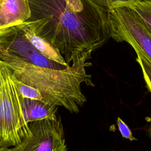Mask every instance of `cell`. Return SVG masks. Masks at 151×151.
<instances>
[{
    "label": "cell",
    "instance_id": "cell-1",
    "mask_svg": "<svg viewBox=\"0 0 151 151\" xmlns=\"http://www.w3.org/2000/svg\"><path fill=\"white\" fill-rule=\"evenodd\" d=\"M27 1L31 14L25 22L56 48L68 65L110 38L107 9L90 0Z\"/></svg>",
    "mask_w": 151,
    "mask_h": 151
},
{
    "label": "cell",
    "instance_id": "cell-2",
    "mask_svg": "<svg viewBox=\"0 0 151 151\" xmlns=\"http://www.w3.org/2000/svg\"><path fill=\"white\" fill-rule=\"evenodd\" d=\"M91 54H81L63 70L36 66L1 51L0 60L16 78L39 90L42 101L77 113L87 101L81 89V84L93 86L91 75L86 71V67L91 65L88 61Z\"/></svg>",
    "mask_w": 151,
    "mask_h": 151
},
{
    "label": "cell",
    "instance_id": "cell-3",
    "mask_svg": "<svg viewBox=\"0 0 151 151\" xmlns=\"http://www.w3.org/2000/svg\"><path fill=\"white\" fill-rule=\"evenodd\" d=\"M21 98L12 73L4 64L0 74V147L16 146L30 135L22 114Z\"/></svg>",
    "mask_w": 151,
    "mask_h": 151
},
{
    "label": "cell",
    "instance_id": "cell-4",
    "mask_svg": "<svg viewBox=\"0 0 151 151\" xmlns=\"http://www.w3.org/2000/svg\"><path fill=\"white\" fill-rule=\"evenodd\" d=\"M110 37L126 41L151 62V31L129 6L117 4L107 10Z\"/></svg>",
    "mask_w": 151,
    "mask_h": 151
},
{
    "label": "cell",
    "instance_id": "cell-5",
    "mask_svg": "<svg viewBox=\"0 0 151 151\" xmlns=\"http://www.w3.org/2000/svg\"><path fill=\"white\" fill-rule=\"evenodd\" d=\"M27 124L29 136L10 151H67L63 126L57 116Z\"/></svg>",
    "mask_w": 151,
    "mask_h": 151
},
{
    "label": "cell",
    "instance_id": "cell-6",
    "mask_svg": "<svg viewBox=\"0 0 151 151\" xmlns=\"http://www.w3.org/2000/svg\"><path fill=\"white\" fill-rule=\"evenodd\" d=\"M0 51L36 66L56 70H63L69 66L42 55L18 25L9 28L0 34Z\"/></svg>",
    "mask_w": 151,
    "mask_h": 151
},
{
    "label": "cell",
    "instance_id": "cell-7",
    "mask_svg": "<svg viewBox=\"0 0 151 151\" xmlns=\"http://www.w3.org/2000/svg\"><path fill=\"white\" fill-rule=\"evenodd\" d=\"M30 14L27 0H0V34L25 22Z\"/></svg>",
    "mask_w": 151,
    "mask_h": 151
},
{
    "label": "cell",
    "instance_id": "cell-8",
    "mask_svg": "<svg viewBox=\"0 0 151 151\" xmlns=\"http://www.w3.org/2000/svg\"><path fill=\"white\" fill-rule=\"evenodd\" d=\"M22 112L27 123L57 116L58 107L42 100L21 98Z\"/></svg>",
    "mask_w": 151,
    "mask_h": 151
},
{
    "label": "cell",
    "instance_id": "cell-9",
    "mask_svg": "<svg viewBox=\"0 0 151 151\" xmlns=\"http://www.w3.org/2000/svg\"><path fill=\"white\" fill-rule=\"evenodd\" d=\"M18 26L22 30L31 44L42 55L51 60L67 65L58 51L45 39L36 34L25 22Z\"/></svg>",
    "mask_w": 151,
    "mask_h": 151
},
{
    "label": "cell",
    "instance_id": "cell-10",
    "mask_svg": "<svg viewBox=\"0 0 151 151\" xmlns=\"http://www.w3.org/2000/svg\"><path fill=\"white\" fill-rule=\"evenodd\" d=\"M119 4L126 5L133 9L145 25L151 31V1L140 0Z\"/></svg>",
    "mask_w": 151,
    "mask_h": 151
},
{
    "label": "cell",
    "instance_id": "cell-11",
    "mask_svg": "<svg viewBox=\"0 0 151 151\" xmlns=\"http://www.w3.org/2000/svg\"><path fill=\"white\" fill-rule=\"evenodd\" d=\"M12 77L14 85L22 97L31 99L42 100V96L39 90L18 80L12 74Z\"/></svg>",
    "mask_w": 151,
    "mask_h": 151
},
{
    "label": "cell",
    "instance_id": "cell-12",
    "mask_svg": "<svg viewBox=\"0 0 151 151\" xmlns=\"http://www.w3.org/2000/svg\"><path fill=\"white\" fill-rule=\"evenodd\" d=\"M134 50L137 54L136 61L140 65L142 70L146 88L151 93V62L149 61L140 51L137 49Z\"/></svg>",
    "mask_w": 151,
    "mask_h": 151
},
{
    "label": "cell",
    "instance_id": "cell-13",
    "mask_svg": "<svg viewBox=\"0 0 151 151\" xmlns=\"http://www.w3.org/2000/svg\"><path fill=\"white\" fill-rule=\"evenodd\" d=\"M117 124L119 130L123 138L129 139L130 141L137 140L136 138L132 135V131L128 126L119 117H118L117 119Z\"/></svg>",
    "mask_w": 151,
    "mask_h": 151
},
{
    "label": "cell",
    "instance_id": "cell-14",
    "mask_svg": "<svg viewBox=\"0 0 151 151\" xmlns=\"http://www.w3.org/2000/svg\"><path fill=\"white\" fill-rule=\"evenodd\" d=\"M94 4L105 8L108 10V9L114 5L119 3H126L131 1H140V0H90Z\"/></svg>",
    "mask_w": 151,
    "mask_h": 151
},
{
    "label": "cell",
    "instance_id": "cell-15",
    "mask_svg": "<svg viewBox=\"0 0 151 151\" xmlns=\"http://www.w3.org/2000/svg\"><path fill=\"white\" fill-rule=\"evenodd\" d=\"M0 151H10V149L6 147H0Z\"/></svg>",
    "mask_w": 151,
    "mask_h": 151
},
{
    "label": "cell",
    "instance_id": "cell-16",
    "mask_svg": "<svg viewBox=\"0 0 151 151\" xmlns=\"http://www.w3.org/2000/svg\"><path fill=\"white\" fill-rule=\"evenodd\" d=\"M4 65V63L1 61L0 60V74H1V68H2V67Z\"/></svg>",
    "mask_w": 151,
    "mask_h": 151
},
{
    "label": "cell",
    "instance_id": "cell-17",
    "mask_svg": "<svg viewBox=\"0 0 151 151\" xmlns=\"http://www.w3.org/2000/svg\"><path fill=\"white\" fill-rule=\"evenodd\" d=\"M149 134H150V138H151V122H150V127H149Z\"/></svg>",
    "mask_w": 151,
    "mask_h": 151
},
{
    "label": "cell",
    "instance_id": "cell-18",
    "mask_svg": "<svg viewBox=\"0 0 151 151\" xmlns=\"http://www.w3.org/2000/svg\"><path fill=\"white\" fill-rule=\"evenodd\" d=\"M147 1H151V0H147Z\"/></svg>",
    "mask_w": 151,
    "mask_h": 151
}]
</instances>
